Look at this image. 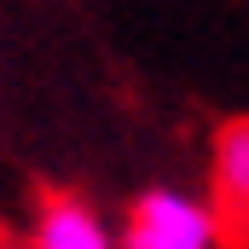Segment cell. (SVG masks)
I'll use <instances>...</instances> for the list:
<instances>
[{
	"label": "cell",
	"instance_id": "obj_1",
	"mask_svg": "<svg viewBox=\"0 0 249 249\" xmlns=\"http://www.w3.org/2000/svg\"><path fill=\"white\" fill-rule=\"evenodd\" d=\"M220 244V220L209 209V197L157 186L127 209L122 249H214Z\"/></svg>",
	"mask_w": 249,
	"mask_h": 249
},
{
	"label": "cell",
	"instance_id": "obj_2",
	"mask_svg": "<svg viewBox=\"0 0 249 249\" xmlns=\"http://www.w3.org/2000/svg\"><path fill=\"white\" fill-rule=\"evenodd\" d=\"M209 209L220 220V238L232 249H249V116H238V122H226L214 133Z\"/></svg>",
	"mask_w": 249,
	"mask_h": 249
},
{
	"label": "cell",
	"instance_id": "obj_3",
	"mask_svg": "<svg viewBox=\"0 0 249 249\" xmlns=\"http://www.w3.org/2000/svg\"><path fill=\"white\" fill-rule=\"evenodd\" d=\"M35 249H116L105 214L87 203V197H70V191H53L41 209H35Z\"/></svg>",
	"mask_w": 249,
	"mask_h": 249
}]
</instances>
